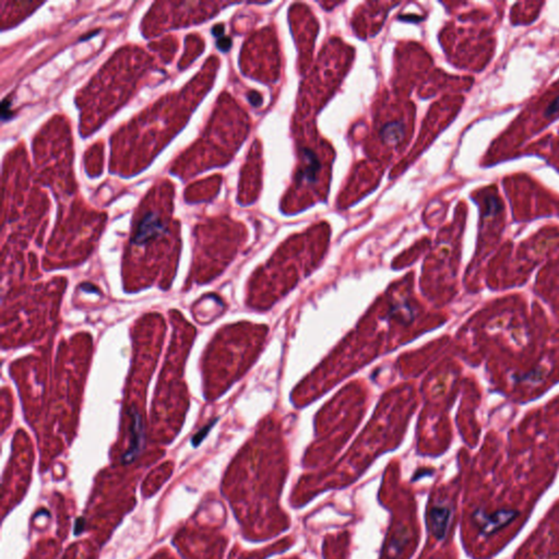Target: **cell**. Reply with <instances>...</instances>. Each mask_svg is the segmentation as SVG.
<instances>
[{"mask_svg": "<svg viewBox=\"0 0 559 559\" xmlns=\"http://www.w3.org/2000/svg\"><path fill=\"white\" fill-rule=\"evenodd\" d=\"M518 512L513 510H499V511L486 514L483 511L474 513V520L479 526V531L483 535H491L500 530L506 525L511 522L517 517Z\"/></svg>", "mask_w": 559, "mask_h": 559, "instance_id": "cell-1", "label": "cell"}, {"mask_svg": "<svg viewBox=\"0 0 559 559\" xmlns=\"http://www.w3.org/2000/svg\"><path fill=\"white\" fill-rule=\"evenodd\" d=\"M164 231L165 227L158 215L154 212H148L139 223L133 243L136 245H144Z\"/></svg>", "mask_w": 559, "mask_h": 559, "instance_id": "cell-2", "label": "cell"}, {"mask_svg": "<svg viewBox=\"0 0 559 559\" xmlns=\"http://www.w3.org/2000/svg\"><path fill=\"white\" fill-rule=\"evenodd\" d=\"M130 433H131V439H130V447L127 452L122 457V462L124 463H130V462L135 461L139 456L142 448L143 443V425L142 420L139 413L133 410L131 411V426H130Z\"/></svg>", "mask_w": 559, "mask_h": 559, "instance_id": "cell-3", "label": "cell"}, {"mask_svg": "<svg viewBox=\"0 0 559 559\" xmlns=\"http://www.w3.org/2000/svg\"><path fill=\"white\" fill-rule=\"evenodd\" d=\"M451 520V511L446 506H436L430 512V527L436 538L441 540L447 534Z\"/></svg>", "mask_w": 559, "mask_h": 559, "instance_id": "cell-4", "label": "cell"}, {"mask_svg": "<svg viewBox=\"0 0 559 559\" xmlns=\"http://www.w3.org/2000/svg\"><path fill=\"white\" fill-rule=\"evenodd\" d=\"M303 166L297 173L296 179L299 183H314L317 179L320 170V163L318 158L312 151L309 150H303Z\"/></svg>", "mask_w": 559, "mask_h": 559, "instance_id": "cell-5", "label": "cell"}, {"mask_svg": "<svg viewBox=\"0 0 559 559\" xmlns=\"http://www.w3.org/2000/svg\"><path fill=\"white\" fill-rule=\"evenodd\" d=\"M404 136L403 125L399 122H392V124L386 125L381 130V138L388 143H397L401 140Z\"/></svg>", "mask_w": 559, "mask_h": 559, "instance_id": "cell-6", "label": "cell"}, {"mask_svg": "<svg viewBox=\"0 0 559 559\" xmlns=\"http://www.w3.org/2000/svg\"><path fill=\"white\" fill-rule=\"evenodd\" d=\"M215 422H217V420L213 421V422H211V423H209V424L206 425V426H204L203 428H202L201 430L198 431V433L195 435V437H193V438H192V440H191V442H192L193 446H195V447H198V446H199V444L201 443L202 440H203V439L206 437V435H208V433H209V431H210V429L212 428V427H213V425H214V423H215Z\"/></svg>", "mask_w": 559, "mask_h": 559, "instance_id": "cell-7", "label": "cell"}, {"mask_svg": "<svg viewBox=\"0 0 559 559\" xmlns=\"http://www.w3.org/2000/svg\"><path fill=\"white\" fill-rule=\"evenodd\" d=\"M13 112L11 111V101L4 99L1 103V119L6 121L12 117Z\"/></svg>", "mask_w": 559, "mask_h": 559, "instance_id": "cell-8", "label": "cell"}, {"mask_svg": "<svg viewBox=\"0 0 559 559\" xmlns=\"http://www.w3.org/2000/svg\"><path fill=\"white\" fill-rule=\"evenodd\" d=\"M485 203L487 204L488 213H496L497 211L499 210L500 202L498 200V198H496L495 196H491L490 198H487Z\"/></svg>", "mask_w": 559, "mask_h": 559, "instance_id": "cell-9", "label": "cell"}, {"mask_svg": "<svg viewBox=\"0 0 559 559\" xmlns=\"http://www.w3.org/2000/svg\"><path fill=\"white\" fill-rule=\"evenodd\" d=\"M217 46L221 51L226 52L231 50L232 39L227 36H223L221 38H219L218 42H217Z\"/></svg>", "mask_w": 559, "mask_h": 559, "instance_id": "cell-10", "label": "cell"}, {"mask_svg": "<svg viewBox=\"0 0 559 559\" xmlns=\"http://www.w3.org/2000/svg\"><path fill=\"white\" fill-rule=\"evenodd\" d=\"M558 112H559V96H557V98L546 107L544 115L546 117H551L553 115H555Z\"/></svg>", "mask_w": 559, "mask_h": 559, "instance_id": "cell-11", "label": "cell"}, {"mask_svg": "<svg viewBox=\"0 0 559 559\" xmlns=\"http://www.w3.org/2000/svg\"><path fill=\"white\" fill-rule=\"evenodd\" d=\"M248 100L253 106H259V105H261L262 103V98L260 96V94H258L257 92L254 91H252L248 94Z\"/></svg>", "mask_w": 559, "mask_h": 559, "instance_id": "cell-12", "label": "cell"}, {"mask_svg": "<svg viewBox=\"0 0 559 559\" xmlns=\"http://www.w3.org/2000/svg\"><path fill=\"white\" fill-rule=\"evenodd\" d=\"M212 34H213V36H215V37H219V38L223 37V34H224L223 24L214 25L213 29H212Z\"/></svg>", "mask_w": 559, "mask_h": 559, "instance_id": "cell-13", "label": "cell"}]
</instances>
